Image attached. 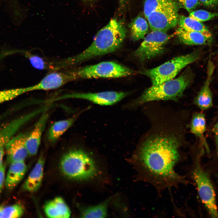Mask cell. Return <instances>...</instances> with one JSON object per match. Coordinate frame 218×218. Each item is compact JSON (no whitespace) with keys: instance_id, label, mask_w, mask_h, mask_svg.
<instances>
[{"instance_id":"1","label":"cell","mask_w":218,"mask_h":218,"mask_svg":"<svg viewBox=\"0 0 218 218\" xmlns=\"http://www.w3.org/2000/svg\"><path fill=\"white\" fill-rule=\"evenodd\" d=\"M124 25L115 19H111L97 33L91 44L82 52L64 61L66 66L78 64L94 57L116 51L126 36Z\"/></svg>"},{"instance_id":"2","label":"cell","mask_w":218,"mask_h":218,"mask_svg":"<svg viewBox=\"0 0 218 218\" xmlns=\"http://www.w3.org/2000/svg\"><path fill=\"white\" fill-rule=\"evenodd\" d=\"M193 78V73L188 70L177 78L153 85L132 102L131 106L136 107L148 103L159 101H177L182 96L184 91L190 84Z\"/></svg>"},{"instance_id":"3","label":"cell","mask_w":218,"mask_h":218,"mask_svg":"<svg viewBox=\"0 0 218 218\" xmlns=\"http://www.w3.org/2000/svg\"><path fill=\"white\" fill-rule=\"evenodd\" d=\"M60 167L64 175L76 180L90 179L97 173L94 160L81 149L71 150L64 154L61 159Z\"/></svg>"},{"instance_id":"4","label":"cell","mask_w":218,"mask_h":218,"mask_svg":"<svg viewBox=\"0 0 218 218\" xmlns=\"http://www.w3.org/2000/svg\"><path fill=\"white\" fill-rule=\"evenodd\" d=\"M202 54V51L198 49L176 57L157 67L141 70L139 73L149 77L153 85L160 84L173 79L183 68L200 59Z\"/></svg>"},{"instance_id":"5","label":"cell","mask_w":218,"mask_h":218,"mask_svg":"<svg viewBox=\"0 0 218 218\" xmlns=\"http://www.w3.org/2000/svg\"><path fill=\"white\" fill-rule=\"evenodd\" d=\"M74 80L81 78H118L134 74L133 70L113 61H104L71 70Z\"/></svg>"},{"instance_id":"6","label":"cell","mask_w":218,"mask_h":218,"mask_svg":"<svg viewBox=\"0 0 218 218\" xmlns=\"http://www.w3.org/2000/svg\"><path fill=\"white\" fill-rule=\"evenodd\" d=\"M201 153L200 151L195 159L192 174L202 203L212 217L218 218L214 190L208 175L202 169L200 163Z\"/></svg>"},{"instance_id":"7","label":"cell","mask_w":218,"mask_h":218,"mask_svg":"<svg viewBox=\"0 0 218 218\" xmlns=\"http://www.w3.org/2000/svg\"><path fill=\"white\" fill-rule=\"evenodd\" d=\"M172 37L166 32L154 30L144 38L140 45L134 52L140 60L144 61L163 54L166 43Z\"/></svg>"},{"instance_id":"8","label":"cell","mask_w":218,"mask_h":218,"mask_svg":"<svg viewBox=\"0 0 218 218\" xmlns=\"http://www.w3.org/2000/svg\"><path fill=\"white\" fill-rule=\"evenodd\" d=\"M177 10L174 1L151 13L147 18L151 30L166 32L176 26L178 23Z\"/></svg>"},{"instance_id":"9","label":"cell","mask_w":218,"mask_h":218,"mask_svg":"<svg viewBox=\"0 0 218 218\" xmlns=\"http://www.w3.org/2000/svg\"><path fill=\"white\" fill-rule=\"evenodd\" d=\"M130 94L128 92L106 91L98 93H73L64 94L52 100L55 101L69 98L86 100L101 105H111L121 100Z\"/></svg>"},{"instance_id":"10","label":"cell","mask_w":218,"mask_h":218,"mask_svg":"<svg viewBox=\"0 0 218 218\" xmlns=\"http://www.w3.org/2000/svg\"><path fill=\"white\" fill-rule=\"evenodd\" d=\"M28 134L20 133L13 136L5 146L7 160L10 164L24 161L28 155L25 142Z\"/></svg>"},{"instance_id":"11","label":"cell","mask_w":218,"mask_h":218,"mask_svg":"<svg viewBox=\"0 0 218 218\" xmlns=\"http://www.w3.org/2000/svg\"><path fill=\"white\" fill-rule=\"evenodd\" d=\"M70 71L53 72L47 75L38 83L28 87L29 91L38 90H48L57 89L73 81Z\"/></svg>"},{"instance_id":"12","label":"cell","mask_w":218,"mask_h":218,"mask_svg":"<svg viewBox=\"0 0 218 218\" xmlns=\"http://www.w3.org/2000/svg\"><path fill=\"white\" fill-rule=\"evenodd\" d=\"M214 68L213 63L209 60L206 80L193 101L194 104L202 111L207 110L213 106V94L210 86Z\"/></svg>"},{"instance_id":"13","label":"cell","mask_w":218,"mask_h":218,"mask_svg":"<svg viewBox=\"0 0 218 218\" xmlns=\"http://www.w3.org/2000/svg\"><path fill=\"white\" fill-rule=\"evenodd\" d=\"M47 110L42 113L34 128L27 137L26 146L28 155L31 156L35 155L38 152L41 144L42 135L48 119L49 114Z\"/></svg>"},{"instance_id":"14","label":"cell","mask_w":218,"mask_h":218,"mask_svg":"<svg viewBox=\"0 0 218 218\" xmlns=\"http://www.w3.org/2000/svg\"><path fill=\"white\" fill-rule=\"evenodd\" d=\"M45 162V158L41 154L23 184L22 187L25 190L34 192L39 188L43 177Z\"/></svg>"},{"instance_id":"15","label":"cell","mask_w":218,"mask_h":218,"mask_svg":"<svg viewBox=\"0 0 218 218\" xmlns=\"http://www.w3.org/2000/svg\"><path fill=\"white\" fill-rule=\"evenodd\" d=\"M44 209L46 216L51 218H68L71 214V211L61 197H57L47 201Z\"/></svg>"},{"instance_id":"16","label":"cell","mask_w":218,"mask_h":218,"mask_svg":"<svg viewBox=\"0 0 218 218\" xmlns=\"http://www.w3.org/2000/svg\"><path fill=\"white\" fill-rule=\"evenodd\" d=\"M175 33L180 41L186 45H209L212 41V38L200 32L187 30L180 27L177 29Z\"/></svg>"},{"instance_id":"17","label":"cell","mask_w":218,"mask_h":218,"mask_svg":"<svg viewBox=\"0 0 218 218\" xmlns=\"http://www.w3.org/2000/svg\"><path fill=\"white\" fill-rule=\"evenodd\" d=\"M27 170V166L24 161L10 164L5 180L7 188L12 190L15 187L23 178Z\"/></svg>"},{"instance_id":"18","label":"cell","mask_w":218,"mask_h":218,"mask_svg":"<svg viewBox=\"0 0 218 218\" xmlns=\"http://www.w3.org/2000/svg\"><path fill=\"white\" fill-rule=\"evenodd\" d=\"M191 132L198 138L207 150L208 146L204 137L206 131V120L205 115L202 112H196L192 115L190 124H189Z\"/></svg>"},{"instance_id":"19","label":"cell","mask_w":218,"mask_h":218,"mask_svg":"<svg viewBox=\"0 0 218 218\" xmlns=\"http://www.w3.org/2000/svg\"><path fill=\"white\" fill-rule=\"evenodd\" d=\"M80 113L65 120L54 123L49 129L48 139L52 142H56L73 124Z\"/></svg>"},{"instance_id":"20","label":"cell","mask_w":218,"mask_h":218,"mask_svg":"<svg viewBox=\"0 0 218 218\" xmlns=\"http://www.w3.org/2000/svg\"><path fill=\"white\" fill-rule=\"evenodd\" d=\"M177 23L179 27L185 30L199 32L208 37L212 38V34L206 27L201 22L189 16L178 15Z\"/></svg>"},{"instance_id":"21","label":"cell","mask_w":218,"mask_h":218,"mask_svg":"<svg viewBox=\"0 0 218 218\" xmlns=\"http://www.w3.org/2000/svg\"><path fill=\"white\" fill-rule=\"evenodd\" d=\"M129 27L131 37L134 41L144 39L148 30L147 21L144 18L140 16L134 18L129 24Z\"/></svg>"},{"instance_id":"22","label":"cell","mask_w":218,"mask_h":218,"mask_svg":"<svg viewBox=\"0 0 218 218\" xmlns=\"http://www.w3.org/2000/svg\"><path fill=\"white\" fill-rule=\"evenodd\" d=\"M110 199L98 204L85 207L81 210V217L82 218H104L107 215V208Z\"/></svg>"},{"instance_id":"23","label":"cell","mask_w":218,"mask_h":218,"mask_svg":"<svg viewBox=\"0 0 218 218\" xmlns=\"http://www.w3.org/2000/svg\"><path fill=\"white\" fill-rule=\"evenodd\" d=\"M174 1V0H145L144 8L145 16L147 18L153 12Z\"/></svg>"},{"instance_id":"24","label":"cell","mask_w":218,"mask_h":218,"mask_svg":"<svg viewBox=\"0 0 218 218\" xmlns=\"http://www.w3.org/2000/svg\"><path fill=\"white\" fill-rule=\"evenodd\" d=\"M24 212V208L19 204L4 206L2 218H19L23 215Z\"/></svg>"},{"instance_id":"25","label":"cell","mask_w":218,"mask_h":218,"mask_svg":"<svg viewBox=\"0 0 218 218\" xmlns=\"http://www.w3.org/2000/svg\"><path fill=\"white\" fill-rule=\"evenodd\" d=\"M218 16V13L210 12L200 10L190 12L189 17L200 22L207 21Z\"/></svg>"},{"instance_id":"26","label":"cell","mask_w":218,"mask_h":218,"mask_svg":"<svg viewBox=\"0 0 218 218\" xmlns=\"http://www.w3.org/2000/svg\"><path fill=\"white\" fill-rule=\"evenodd\" d=\"M26 55L33 67L40 70L46 68L48 67L47 63L44 59L40 56L26 53Z\"/></svg>"},{"instance_id":"27","label":"cell","mask_w":218,"mask_h":218,"mask_svg":"<svg viewBox=\"0 0 218 218\" xmlns=\"http://www.w3.org/2000/svg\"><path fill=\"white\" fill-rule=\"evenodd\" d=\"M23 94L21 88L0 91V104L12 99Z\"/></svg>"},{"instance_id":"28","label":"cell","mask_w":218,"mask_h":218,"mask_svg":"<svg viewBox=\"0 0 218 218\" xmlns=\"http://www.w3.org/2000/svg\"><path fill=\"white\" fill-rule=\"evenodd\" d=\"M177 1L180 7L190 12L200 4L199 0H177Z\"/></svg>"},{"instance_id":"29","label":"cell","mask_w":218,"mask_h":218,"mask_svg":"<svg viewBox=\"0 0 218 218\" xmlns=\"http://www.w3.org/2000/svg\"><path fill=\"white\" fill-rule=\"evenodd\" d=\"M213 131L214 137L216 153L218 157V118L216 124L214 126Z\"/></svg>"},{"instance_id":"30","label":"cell","mask_w":218,"mask_h":218,"mask_svg":"<svg viewBox=\"0 0 218 218\" xmlns=\"http://www.w3.org/2000/svg\"><path fill=\"white\" fill-rule=\"evenodd\" d=\"M5 166L3 164L0 167V193L5 182Z\"/></svg>"},{"instance_id":"31","label":"cell","mask_w":218,"mask_h":218,"mask_svg":"<svg viewBox=\"0 0 218 218\" xmlns=\"http://www.w3.org/2000/svg\"><path fill=\"white\" fill-rule=\"evenodd\" d=\"M205 5L212 7L218 5V0H199Z\"/></svg>"},{"instance_id":"32","label":"cell","mask_w":218,"mask_h":218,"mask_svg":"<svg viewBox=\"0 0 218 218\" xmlns=\"http://www.w3.org/2000/svg\"><path fill=\"white\" fill-rule=\"evenodd\" d=\"M7 142H3L0 143V167L2 166L4 154V150Z\"/></svg>"},{"instance_id":"33","label":"cell","mask_w":218,"mask_h":218,"mask_svg":"<svg viewBox=\"0 0 218 218\" xmlns=\"http://www.w3.org/2000/svg\"><path fill=\"white\" fill-rule=\"evenodd\" d=\"M127 0H119V5L121 8L123 7Z\"/></svg>"},{"instance_id":"34","label":"cell","mask_w":218,"mask_h":218,"mask_svg":"<svg viewBox=\"0 0 218 218\" xmlns=\"http://www.w3.org/2000/svg\"><path fill=\"white\" fill-rule=\"evenodd\" d=\"M4 206H0V218L2 217V212Z\"/></svg>"},{"instance_id":"35","label":"cell","mask_w":218,"mask_h":218,"mask_svg":"<svg viewBox=\"0 0 218 218\" xmlns=\"http://www.w3.org/2000/svg\"><path fill=\"white\" fill-rule=\"evenodd\" d=\"M217 177H218V174H217Z\"/></svg>"}]
</instances>
